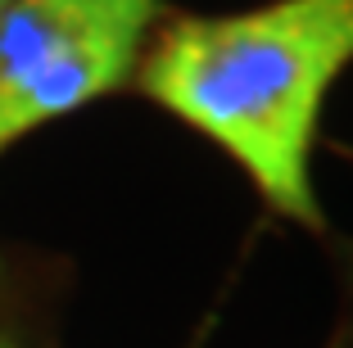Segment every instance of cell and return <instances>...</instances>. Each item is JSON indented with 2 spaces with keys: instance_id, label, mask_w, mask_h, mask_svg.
<instances>
[{
  "instance_id": "1",
  "label": "cell",
  "mask_w": 353,
  "mask_h": 348,
  "mask_svg": "<svg viewBox=\"0 0 353 348\" xmlns=\"http://www.w3.org/2000/svg\"><path fill=\"white\" fill-rule=\"evenodd\" d=\"M353 63V0H268L181 14L154 37L136 91L213 141L272 213L326 231L312 150L331 86Z\"/></svg>"
},
{
  "instance_id": "2",
  "label": "cell",
  "mask_w": 353,
  "mask_h": 348,
  "mask_svg": "<svg viewBox=\"0 0 353 348\" xmlns=\"http://www.w3.org/2000/svg\"><path fill=\"white\" fill-rule=\"evenodd\" d=\"M163 0H14L0 19V154L123 91Z\"/></svg>"
},
{
  "instance_id": "3",
  "label": "cell",
  "mask_w": 353,
  "mask_h": 348,
  "mask_svg": "<svg viewBox=\"0 0 353 348\" xmlns=\"http://www.w3.org/2000/svg\"><path fill=\"white\" fill-rule=\"evenodd\" d=\"M10 5H14V0H0V19H5V10H10Z\"/></svg>"
},
{
  "instance_id": "4",
  "label": "cell",
  "mask_w": 353,
  "mask_h": 348,
  "mask_svg": "<svg viewBox=\"0 0 353 348\" xmlns=\"http://www.w3.org/2000/svg\"><path fill=\"white\" fill-rule=\"evenodd\" d=\"M0 348H19V344H10V339H0Z\"/></svg>"
},
{
  "instance_id": "5",
  "label": "cell",
  "mask_w": 353,
  "mask_h": 348,
  "mask_svg": "<svg viewBox=\"0 0 353 348\" xmlns=\"http://www.w3.org/2000/svg\"><path fill=\"white\" fill-rule=\"evenodd\" d=\"M349 254H353V249H349Z\"/></svg>"
}]
</instances>
